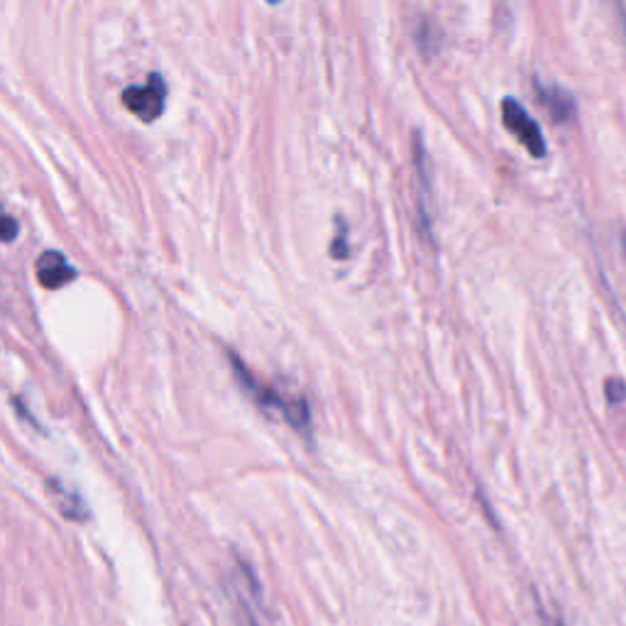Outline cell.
I'll list each match as a JSON object with an SVG mask.
<instances>
[{
  "label": "cell",
  "mask_w": 626,
  "mask_h": 626,
  "mask_svg": "<svg viewBox=\"0 0 626 626\" xmlns=\"http://www.w3.org/2000/svg\"><path fill=\"white\" fill-rule=\"evenodd\" d=\"M231 365H233V372L237 377V382H241V386H243V392L250 396V400L260 406V409H265L267 414H277L280 419L294 426L296 431H309V426H311L309 404H306L304 400H290V396L277 392L274 386L262 384L260 380H257V377L247 372L245 365L233 355H231Z\"/></svg>",
  "instance_id": "obj_1"
},
{
  "label": "cell",
  "mask_w": 626,
  "mask_h": 626,
  "mask_svg": "<svg viewBox=\"0 0 626 626\" xmlns=\"http://www.w3.org/2000/svg\"><path fill=\"white\" fill-rule=\"evenodd\" d=\"M502 118H504V127L510 131L516 140L521 143L526 152L536 159H543L549 155V145L543 140V133L539 123L533 121L529 111L516 101V98H504L502 101Z\"/></svg>",
  "instance_id": "obj_2"
},
{
  "label": "cell",
  "mask_w": 626,
  "mask_h": 626,
  "mask_svg": "<svg viewBox=\"0 0 626 626\" xmlns=\"http://www.w3.org/2000/svg\"><path fill=\"white\" fill-rule=\"evenodd\" d=\"M167 84L159 74H150L145 86H131L123 91V106L143 123H155L164 113Z\"/></svg>",
  "instance_id": "obj_3"
},
{
  "label": "cell",
  "mask_w": 626,
  "mask_h": 626,
  "mask_svg": "<svg viewBox=\"0 0 626 626\" xmlns=\"http://www.w3.org/2000/svg\"><path fill=\"white\" fill-rule=\"evenodd\" d=\"M37 280L45 290H62L69 282L76 280V270L69 265L66 257L57 250H47L37 260Z\"/></svg>",
  "instance_id": "obj_4"
},
{
  "label": "cell",
  "mask_w": 626,
  "mask_h": 626,
  "mask_svg": "<svg viewBox=\"0 0 626 626\" xmlns=\"http://www.w3.org/2000/svg\"><path fill=\"white\" fill-rule=\"evenodd\" d=\"M536 94H539L541 106L551 113L555 123H570L578 115V103H575L573 94L565 91L563 86L536 82Z\"/></svg>",
  "instance_id": "obj_5"
},
{
  "label": "cell",
  "mask_w": 626,
  "mask_h": 626,
  "mask_svg": "<svg viewBox=\"0 0 626 626\" xmlns=\"http://www.w3.org/2000/svg\"><path fill=\"white\" fill-rule=\"evenodd\" d=\"M233 594L241 610L245 612V619L250 626H260V588H257L255 575L241 565V573L233 575Z\"/></svg>",
  "instance_id": "obj_6"
},
{
  "label": "cell",
  "mask_w": 626,
  "mask_h": 626,
  "mask_svg": "<svg viewBox=\"0 0 626 626\" xmlns=\"http://www.w3.org/2000/svg\"><path fill=\"white\" fill-rule=\"evenodd\" d=\"M47 490L52 494V500L57 504V510L62 512L69 521H86L91 516V510H88L86 502L82 500V494L74 492L72 487H66L62 480H49Z\"/></svg>",
  "instance_id": "obj_7"
},
{
  "label": "cell",
  "mask_w": 626,
  "mask_h": 626,
  "mask_svg": "<svg viewBox=\"0 0 626 626\" xmlns=\"http://www.w3.org/2000/svg\"><path fill=\"white\" fill-rule=\"evenodd\" d=\"M416 167H419V174L424 179V196H421V228L424 233H431L433 231V218H431V208H429V174H426V152H424V145L421 140H416Z\"/></svg>",
  "instance_id": "obj_8"
},
{
  "label": "cell",
  "mask_w": 626,
  "mask_h": 626,
  "mask_svg": "<svg viewBox=\"0 0 626 626\" xmlns=\"http://www.w3.org/2000/svg\"><path fill=\"white\" fill-rule=\"evenodd\" d=\"M604 5H607V10H610V15L614 17V23L619 25V29H622V35L626 37V3L624 0H602Z\"/></svg>",
  "instance_id": "obj_9"
},
{
  "label": "cell",
  "mask_w": 626,
  "mask_h": 626,
  "mask_svg": "<svg viewBox=\"0 0 626 626\" xmlns=\"http://www.w3.org/2000/svg\"><path fill=\"white\" fill-rule=\"evenodd\" d=\"M341 228H337V237H335V243H333V247H331V253H333V257H337V260H345L347 257V243H345V225H343V221L337 223Z\"/></svg>",
  "instance_id": "obj_10"
},
{
  "label": "cell",
  "mask_w": 626,
  "mask_h": 626,
  "mask_svg": "<svg viewBox=\"0 0 626 626\" xmlns=\"http://www.w3.org/2000/svg\"><path fill=\"white\" fill-rule=\"evenodd\" d=\"M15 233H17V223L13 221V216H5V218H3V241H5V243H13V241H15Z\"/></svg>",
  "instance_id": "obj_11"
},
{
  "label": "cell",
  "mask_w": 626,
  "mask_h": 626,
  "mask_svg": "<svg viewBox=\"0 0 626 626\" xmlns=\"http://www.w3.org/2000/svg\"><path fill=\"white\" fill-rule=\"evenodd\" d=\"M267 3H272V5H274V3H280V0H267Z\"/></svg>",
  "instance_id": "obj_12"
}]
</instances>
